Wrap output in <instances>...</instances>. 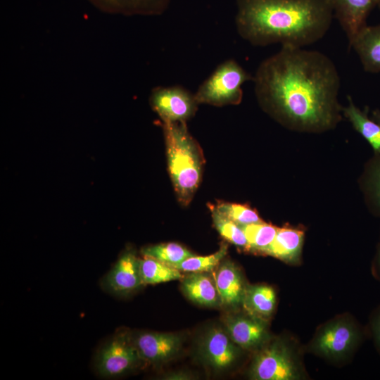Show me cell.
Listing matches in <instances>:
<instances>
[{"mask_svg":"<svg viewBox=\"0 0 380 380\" xmlns=\"http://www.w3.org/2000/svg\"><path fill=\"white\" fill-rule=\"evenodd\" d=\"M253 81L261 106L291 129L319 132L341 120L340 76L322 52L281 46L260 64Z\"/></svg>","mask_w":380,"mask_h":380,"instance_id":"cell-1","label":"cell"},{"mask_svg":"<svg viewBox=\"0 0 380 380\" xmlns=\"http://www.w3.org/2000/svg\"><path fill=\"white\" fill-rule=\"evenodd\" d=\"M103 284L106 290L118 296L127 295L144 285L135 253H124L106 275Z\"/></svg>","mask_w":380,"mask_h":380,"instance_id":"cell-11","label":"cell"},{"mask_svg":"<svg viewBox=\"0 0 380 380\" xmlns=\"http://www.w3.org/2000/svg\"><path fill=\"white\" fill-rule=\"evenodd\" d=\"M215 208L221 215L240 226L262 222L257 212L246 205L221 203Z\"/></svg>","mask_w":380,"mask_h":380,"instance_id":"cell-27","label":"cell"},{"mask_svg":"<svg viewBox=\"0 0 380 380\" xmlns=\"http://www.w3.org/2000/svg\"><path fill=\"white\" fill-rule=\"evenodd\" d=\"M144 361L127 331H120L106 341L96 357V368L99 375L106 378L120 376Z\"/></svg>","mask_w":380,"mask_h":380,"instance_id":"cell-7","label":"cell"},{"mask_svg":"<svg viewBox=\"0 0 380 380\" xmlns=\"http://www.w3.org/2000/svg\"><path fill=\"white\" fill-rule=\"evenodd\" d=\"M134 339L142 360L153 364L170 360L182 345L181 338L171 333L143 332Z\"/></svg>","mask_w":380,"mask_h":380,"instance_id":"cell-13","label":"cell"},{"mask_svg":"<svg viewBox=\"0 0 380 380\" xmlns=\"http://www.w3.org/2000/svg\"><path fill=\"white\" fill-rule=\"evenodd\" d=\"M201 354L204 360L216 369L231 367L239 355V347L220 327L209 329L201 343Z\"/></svg>","mask_w":380,"mask_h":380,"instance_id":"cell-10","label":"cell"},{"mask_svg":"<svg viewBox=\"0 0 380 380\" xmlns=\"http://www.w3.org/2000/svg\"><path fill=\"white\" fill-rule=\"evenodd\" d=\"M249 80H253V77L236 61L227 60L200 85L195 96L198 103L239 104L243 96L242 85Z\"/></svg>","mask_w":380,"mask_h":380,"instance_id":"cell-6","label":"cell"},{"mask_svg":"<svg viewBox=\"0 0 380 380\" xmlns=\"http://www.w3.org/2000/svg\"><path fill=\"white\" fill-rule=\"evenodd\" d=\"M368 327L374 346L380 354V305L372 313Z\"/></svg>","mask_w":380,"mask_h":380,"instance_id":"cell-28","label":"cell"},{"mask_svg":"<svg viewBox=\"0 0 380 380\" xmlns=\"http://www.w3.org/2000/svg\"><path fill=\"white\" fill-rule=\"evenodd\" d=\"M224 324L232 341L245 350H258L271 339L266 321L246 312L227 315Z\"/></svg>","mask_w":380,"mask_h":380,"instance_id":"cell-9","label":"cell"},{"mask_svg":"<svg viewBox=\"0 0 380 380\" xmlns=\"http://www.w3.org/2000/svg\"><path fill=\"white\" fill-rule=\"evenodd\" d=\"M239 34L253 46L303 48L321 39L334 13L329 0H237Z\"/></svg>","mask_w":380,"mask_h":380,"instance_id":"cell-2","label":"cell"},{"mask_svg":"<svg viewBox=\"0 0 380 380\" xmlns=\"http://www.w3.org/2000/svg\"><path fill=\"white\" fill-rule=\"evenodd\" d=\"M227 253V246L224 244L213 254L205 256L193 255L173 267L182 272H206L215 270Z\"/></svg>","mask_w":380,"mask_h":380,"instance_id":"cell-25","label":"cell"},{"mask_svg":"<svg viewBox=\"0 0 380 380\" xmlns=\"http://www.w3.org/2000/svg\"><path fill=\"white\" fill-rule=\"evenodd\" d=\"M348 106L342 107L344 115L353 128L369 144L375 153H380V124L368 116V108L362 110L348 96Z\"/></svg>","mask_w":380,"mask_h":380,"instance_id":"cell-20","label":"cell"},{"mask_svg":"<svg viewBox=\"0 0 380 380\" xmlns=\"http://www.w3.org/2000/svg\"><path fill=\"white\" fill-rule=\"evenodd\" d=\"M103 11L127 15H156L164 13L171 0H89Z\"/></svg>","mask_w":380,"mask_h":380,"instance_id":"cell-17","label":"cell"},{"mask_svg":"<svg viewBox=\"0 0 380 380\" xmlns=\"http://www.w3.org/2000/svg\"><path fill=\"white\" fill-rule=\"evenodd\" d=\"M361 184L369 209L380 217V153L367 163Z\"/></svg>","mask_w":380,"mask_h":380,"instance_id":"cell-21","label":"cell"},{"mask_svg":"<svg viewBox=\"0 0 380 380\" xmlns=\"http://www.w3.org/2000/svg\"><path fill=\"white\" fill-rule=\"evenodd\" d=\"M276 301V292L272 286L247 285L241 305L247 314L267 322L274 312Z\"/></svg>","mask_w":380,"mask_h":380,"instance_id":"cell-18","label":"cell"},{"mask_svg":"<svg viewBox=\"0 0 380 380\" xmlns=\"http://www.w3.org/2000/svg\"><path fill=\"white\" fill-rule=\"evenodd\" d=\"M144 257L139 259L140 274L144 284H156L179 280L184 277L179 270L153 258Z\"/></svg>","mask_w":380,"mask_h":380,"instance_id":"cell-22","label":"cell"},{"mask_svg":"<svg viewBox=\"0 0 380 380\" xmlns=\"http://www.w3.org/2000/svg\"><path fill=\"white\" fill-rule=\"evenodd\" d=\"M182 279L183 293L191 301L209 307L221 303L214 279L209 275L204 272H190Z\"/></svg>","mask_w":380,"mask_h":380,"instance_id":"cell-19","label":"cell"},{"mask_svg":"<svg viewBox=\"0 0 380 380\" xmlns=\"http://www.w3.org/2000/svg\"><path fill=\"white\" fill-rule=\"evenodd\" d=\"M255 380H297L303 378L302 366L292 343L269 340L257 350L249 369Z\"/></svg>","mask_w":380,"mask_h":380,"instance_id":"cell-5","label":"cell"},{"mask_svg":"<svg viewBox=\"0 0 380 380\" xmlns=\"http://www.w3.org/2000/svg\"><path fill=\"white\" fill-rule=\"evenodd\" d=\"M150 103L164 122H185L194 115L198 104L195 94L179 85L155 87Z\"/></svg>","mask_w":380,"mask_h":380,"instance_id":"cell-8","label":"cell"},{"mask_svg":"<svg viewBox=\"0 0 380 380\" xmlns=\"http://www.w3.org/2000/svg\"><path fill=\"white\" fill-rule=\"evenodd\" d=\"M141 253L145 257L153 258L172 267L194 255L187 248L177 243H165L148 246L141 250Z\"/></svg>","mask_w":380,"mask_h":380,"instance_id":"cell-24","label":"cell"},{"mask_svg":"<svg viewBox=\"0 0 380 380\" xmlns=\"http://www.w3.org/2000/svg\"><path fill=\"white\" fill-rule=\"evenodd\" d=\"M168 170L179 201L187 205L201 178L202 158L185 122H164Z\"/></svg>","mask_w":380,"mask_h":380,"instance_id":"cell-3","label":"cell"},{"mask_svg":"<svg viewBox=\"0 0 380 380\" xmlns=\"http://www.w3.org/2000/svg\"><path fill=\"white\" fill-rule=\"evenodd\" d=\"M213 276L221 304L230 307L241 305L247 285L235 264L229 260L221 262Z\"/></svg>","mask_w":380,"mask_h":380,"instance_id":"cell-14","label":"cell"},{"mask_svg":"<svg viewBox=\"0 0 380 380\" xmlns=\"http://www.w3.org/2000/svg\"><path fill=\"white\" fill-rule=\"evenodd\" d=\"M373 271L375 276L380 280V241L378 244L376 255L374 260Z\"/></svg>","mask_w":380,"mask_h":380,"instance_id":"cell-29","label":"cell"},{"mask_svg":"<svg viewBox=\"0 0 380 380\" xmlns=\"http://www.w3.org/2000/svg\"><path fill=\"white\" fill-rule=\"evenodd\" d=\"M362 327L351 317H336L322 326L308 350L322 357L338 362L352 355L363 339Z\"/></svg>","mask_w":380,"mask_h":380,"instance_id":"cell-4","label":"cell"},{"mask_svg":"<svg viewBox=\"0 0 380 380\" xmlns=\"http://www.w3.org/2000/svg\"><path fill=\"white\" fill-rule=\"evenodd\" d=\"M357 54L365 71L380 72V24L366 25L349 43Z\"/></svg>","mask_w":380,"mask_h":380,"instance_id":"cell-15","label":"cell"},{"mask_svg":"<svg viewBox=\"0 0 380 380\" xmlns=\"http://www.w3.org/2000/svg\"><path fill=\"white\" fill-rule=\"evenodd\" d=\"M372 118L380 124V110H375L372 113Z\"/></svg>","mask_w":380,"mask_h":380,"instance_id":"cell-30","label":"cell"},{"mask_svg":"<svg viewBox=\"0 0 380 380\" xmlns=\"http://www.w3.org/2000/svg\"><path fill=\"white\" fill-rule=\"evenodd\" d=\"M212 217L215 228L223 238L247 250L248 241L240 225L221 215L215 208H213Z\"/></svg>","mask_w":380,"mask_h":380,"instance_id":"cell-26","label":"cell"},{"mask_svg":"<svg viewBox=\"0 0 380 380\" xmlns=\"http://www.w3.org/2000/svg\"><path fill=\"white\" fill-rule=\"evenodd\" d=\"M241 227L248 241L247 251L262 254L273 242L278 230V227L262 221Z\"/></svg>","mask_w":380,"mask_h":380,"instance_id":"cell-23","label":"cell"},{"mask_svg":"<svg viewBox=\"0 0 380 380\" xmlns=\"http://www.w3.org/2000/svg\"><path fill=\"white\" fill-rule=\"evenodd\" d=\"M304 240V231L298 227L286 225L278 228L276 236L265 251L285 262L296 265L299 262Z\"/></svg>","mask_w":380,"mask_h":380,"instance_id":"cell-16","label":"cell"},{"mask_svg":"<svg viewBox=\"0 0 380 380\" xmlns=\"http://www.w3.org/2000/svg\"><path fill=\"white\" fill-rule=\"evenodd\" d=\"M379 0H329L334 17L338 21L350 43L367 25V19Z\"/></svg>","mask_w":380,"mask_h":380,"instance_id":"cell-12","label":"cell"},{"mask_svg":"<svg viewBox=\"0 0 380 380\" xmlns=\"http://www.w3.org/2000/svg\"><path fill=\"white\" fill-rule=\"evenodd\" d=\"M379 8H380V0L379 1V4H378V6H377Z\"/></svg>","mask_w":380,"mask_h":380,"instance_id":"cell-31","label":"cell"}]
</instances>
